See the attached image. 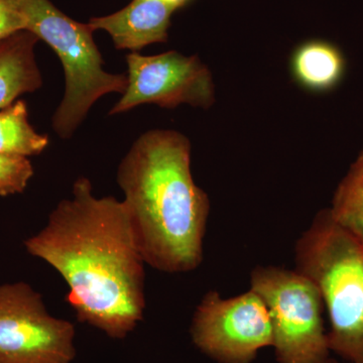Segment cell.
<instances>
[{"mask_svg": "<svg viewBox=\"0 0 363 363\" xmlns=\"http://www.w3.org/2000/svg\"><path fill=\"white\" fill-rule=\"evenodd\" d=\"M49 138L40 135L28 121L25 100L0 109V154L30 157L42 154Z\"/></svg>", "mask_w": 363, "mask_h": 363, "instance_id": "7c38bea8", "label": "cell"}, {"mask_svg": "<svg viewBox=\"0 0 363 363\" xmlns=\"http://www.w3.org/2000/svg\"><path fill=\"white\" fill-rule=\"evenodd\" d=\"M290 64L296 82L312 92H327L337 87L346 67L340 49L325 40L301 45L293 52Z\"/></svg>", "mask_w": 363, "mask_h": 363, "instance_id": "8fae6325", "label": "cell"}, {"mask_svg": "<svg viewBox=\"0 0 363 363\" xmlns=\"http://www.w3.org/2000/svg\"><path fill=\"white\" fill-rule=\"evenodd\" d=\"M33 173L28 157L0 154V197L23 193Z\"/></svg>", "mask_w": 363, "mask_h": 363, "instance_id": "5bb4252c", "label": "cell"}, {"mask_svg": "<svg viewBox=\"0 0 363 363\" xmlns=\"http://www.w3.org/2000/svg\"><path fill=\"white\" fill-rule=\"evenodd\" d=\"M23 245L61 274L81 323L123 340L143 321L147 264L128 210L116 197H95L89 179L74 182L71 197Z\"/></svg>", "mask_w": 363, "mask_h": 363, "instance_id": "6da1fadb", "label": "cell"}, {"mask_svg": "<svg viewBox=\"0 0 363 363\" xmlns=\"http://www.w3.org/2000/svg\"><path fill=\"white\" fill-rule=\"evenodd\" d=\"M295 255V269L321 294L331 352L350 363H363V245L327 208L298 238Z\"/></svg>", "mask_w": 363, "mask_h": 363, "instance_id": "3957f363", "label": "cell"}, {"mask_svg": "<svg viewBox=\"0 0 363 363\" xmlns=\"http://www.w3.org/2000/svg\"><path fill=\"white\" fill-rule=\"evenodd\" d=\"M75 325L52 316L25 281L0 285V363H72Z\"/></svg>", "mask_w": 363, "mask_h": 363, "instance_id": "8992f818", "label": "cell"}, {"mask_svg": "<svg viewBox=\"0 0 363 363\" xmlns=\"http://www.w3.org/2000/svg\"><path fill=\"white\" fill-rule=\"evenodd\" d=\"M23 13L26 30L44 40L61 60L65 92L52 116V128L60 138H71L99 98L125 92L128 77L104 70L89 23L72 20L50 0H25Z\"/></svg>", "mask_w": 363, "mask_h": 363, "instance_id": "277c9868", "label": "cell"}, {"mask_svg": "<svg viewBox=\"0 0 363 363\" xmlns=\"http://www.w3.org/2000/svg\"><path fill=\"white\" fill-rule=\"evenodd\" d=\"M162 1L167 2V4H171L172 6L178 9L182 6H185V4H187L189 0H162Z\"/></svg>", "mask_w": 363, "mask_h": 363, "instance_id": "2e32d148", "label": "cell"}, {"mask_svg": "<svg viewBox=\"0 0 363 363\" xmlns=\"http://www.w3.org/2000/svg\"><path fill=\"white\" fill-rule=\"evenodd\" d=\"M328 210L332 218L363 245V150L339 183Z\"/></svg>", "mask_w": 363, "mask_h": 363, "instance_id": "4fadbf2b", "label": "cell"}, {"mask_svg": "<svg viewBox=\"0 0 363 363\" xmlns=\"http://www.w3.org/2000/svg\"><path fill=\"white\" fill-rule=\"evenodd\" d=\"M175 11L162 0H133L121 11L92 18L88 23L94 30L108 33L116 49L136 52L155 43L167 42Z\"/></svg>", "mask_w": 363, "mask_h": 363, "instance_id": "9c48e42d", "label": "cell"}, {"mask_svg": "<svg viewBox=\"0 0 363 363\" xmlns=\"http://www.w3.org/2000/svg\"><path fill=\"white\" fill-rule=\"evenodd\" d=\"M25 0H0V40L26 30Z\"/></svg>", "mask_w": 363, "mask_h": 363, "instance_id": "9a60e30c", "label": "cell"}, {"mask_svg": "<svg viewBox=\"0 0 363 363\" xmlns=\"http://www.w3.org/2000/svg\"><path fill=\"white\" fill-rule=\"evenodd\" d=\"M39 40L26 30L0 40V109L42 87V74L35 60Z\"/></svg>", "mask_w": 363, "mask_h": 363, "instance_id": "30bf717a", "label": "cell"}, {"mask_svg": "<svg viewBox=\"0 0 363 363\" xmlns=\"http://www.w3.org/2000/svg\"><path fill=\"white\" fill-rule=\"evenodd\" d=\"M190 334L196 347L218 363H252L272 345L269 310L252 289L229 298L208 292L193 315Z\"/></svg>", "mask_w": 363, "mask_h": 363, "instance_id": "52a82bcc", "label": "cell"}, {"mask_svg": "<svg viewBox=\"0 0 363 363\" xmlns=\"http://www.w3.org/2000/svg\"><path fill=\"white\" fill-rule=\"evenodd\" d=\"M117 183L147 266L169 274L203 260L210 200L191 173V143L176 130H152L131 145Z\"/></svg>", "mask_w": 363, "mask_h": 363, "instance_id": "7a4b0ae2", "label": "cell"}, {"mask_svg": "<svg viewBox=\"0 0 363 363\" xmlns=\"http://www.w3.org/2000/svg\"><path fill=\"white\" fill-rule=\"evenodd\" d=\"M327 363H339V362H337V360L333 359V358H330V359H329V362Z\"/></svg>", "mask_w": 363, "mask_h": 363, "instance_id": "e0dca14e", "label": "cell"}, {"mask_svg": "<svg viewBox=\"0 0 363 363\" xmlns=\"http://www.w3.org/2000/svg\"><path fill=\"white\" fill-rule=\"evenodd\" d=\"M250 289L264 301L279 363H327L330 359L324 304L316 285L297 269L257 267Z\"/></svg>", "mask_w": 363, "mask_h": 363, "instance_id": "5b68a950", "label": "cell"}, {"mask_svg": "<svg viewBox=\"0 0 363 363\" xmlns=\"http://www.w3.org/2000/svg\"><path fill=\"white\" fill-rule=\"evenodd\" d=\"M128 87L109 114L124 113L142 104L174 108L181 104L209 108L215 101L211 72L197 56L171 51L126 57Z\"/></svg>", "mask_w": 363, "mask_h": 363, "instance_id": "ba28073f", "label": "cell"}]
</instances>
